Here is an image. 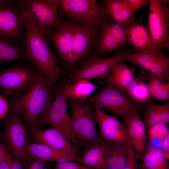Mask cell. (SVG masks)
Instances as JSON below:
<instances>
[{
    "instance_id": "6da1fadb",
    "label": "cell",
    "mask_w": 169,
    "mask_h": 169,
    "mask_svg": "<svg viewBox=\"0 0 169 169\" xmlns=\"http://www.w3.org/2000/svg\"><path fill=\"white\" fill-rule=\"evenodd\" d=\"M19 18L26 30L22 43L25 50V59L33 63L46 78L56 84L63 71L57 64V58L49 47L45 34L28 11L21 9Z\"/></svg>"
},
{
    "instance_id": "7a4b0ae2",
    "label": "cell",
    "mask_w": 169,
    "mask_h": 169,
    "mask_svg": "<svg viewBox=\"0 0 169 169\" xmlns=\"http://www.w3.org/2000/svg\"><path fill=\"white\" fill-rule=\"evenodd\" d=\"M42 73L33 86L20 96L11 98L8 115H21L29 126L33 128L35 121L48 109L55 94L56 87Z\"/></svg>"
},
{
    "instance_id": "3957f363",
    "label": "cell",
    "mask_w": 169,
    "mask_h": 169,
    "mask_svg": "<svg viewBox=\"0 0 169 169\" xmlns=\"http://www.w3.org/2000/svg\"><path fill=\"white\" fill-rule=\"evenodd\" d=\"M58 82L52 101L45 111L36 120L33 128L39 130L44 125H50L79 148L80 146L71 128V117L68 113L66 99L64 93L66 84L60 79Z\"/></svg>"
},
{
    "instance_id": "277c9868",
    "label": "cell",
    "mask_w": 169,
    "mask_h": 169,
    "mask_svg": "<svg viewBox=\"0 0 169 169\" xmlns=\"http://www.w3.org/2000/svg\"><path fill=\"white\" fill-rule=\"evenodd\" d=\"M71 108V124L73 132L85 151L102 140L96 131V118L90 103L73 98L66 99Z\"/></svg>"
},
{
    "instance_id": "5b68a950",
    "label": "cell",
    "mask_w": 169,
    "mask_h": 169,
    "mask_svg": "<svg viewBox=\"0 0 169 169\" xmlns=\"http://www.w3.org/2000/svg\"><path fill=\"white\" fill-rule=\"evenodd\" d=\"M136 21L135 20L126 23H120L109 16L103 18L90 59L101 58L125 45L127 42L129 28Z\"/></svg>"
},
{
    "instance_id": "8992f818",
    "label": "cell",
    "mask_w": 169,
    "mask_h": 169,
    "mask_svg": "<svg viewBox=\"0 0 169 169\" xmlns=\"http://www.w3.org/2000/svg\"><path fill=\"white\" fill-rule=\"evenodd\" d=\"M42 73L32 64L26 66L20 62L0 72L1 91L11 98L20 96L33 86Z\"/></svg>"
},
{
    "instance_id": "52a82bcc",
    "label": "cell",
    "mask_w": 169,
    "mask_h": 169,
    "mask_svg": "<svg viewBox=\"0 0 169 169\" xmlns=\"http://www.w3.org/2000/svg\"><path fill=\"white\" fill-rule=\"evenodd\" d=\"M84 101L93 103L95 109H105L124 120L133 113L139 112L140 110V105L110 83L99 93L89 96Z\"/></svg>"
},
{
    "instance_id": "ba28073f",
    "label": "cell",
    "mask_w": 169,
    "mask_h": 169,
    "mask_svg": "<svg viewBox=\"0 0 169 169\" xmlns=\"http://www.w3.org/2000/svg\"><path fill=\"white\" fill-rule=\"evenodd\" d=\"M26 126L17 114L4 119V127L0 135L3 145L16 160L26 165L27 140Z\"/></svg>"
},
{
    "instance_id": "9c48e42d",
    "label": "cell",
    "mask_w": 169,
    "mask_h": 169,
    "mask_svg": "<svg viewBox=\"0 0 169 169\" xmlns=\"http://www.w3.org/2000/svg\"><path fill=\"white\" fill-rule=\"evenodd\" d=\"M61 0H21L18 6L28 11L45 35L58 26L61 18L58 14Z\"/></svg>"
},
{
    "instance_id": "30bf717a",
    "label": "cell",
    "mask_w": 169,
    "mask_h": 169,
    "mask_svg": "<svg viewBox=\"0 0 169 169\" xmlns=\"http://www.w3.org/2000/svg\"><path fill=\"white\" fill-rule=\"evenodd\" d=\"M58 14L95 26H99L106 16L103 7L96 0H61Z\"/></svg>"
},
{
    "instance_id": "8fae6325",
    "label": "cell",
    "mask_w": 169,
    "mask_h": 169,
    "mask_svg": "<svg viewBox=\"0 0 169 169\" xmlns=\"http://www.w3.org/2000/svg\"><path fill=\"white\" fill-rule=\"evenodd\" d=\"M21 9L17 1L0 0V40L13 44L22 43L26 30L19 18Z\"/></svg>"
},
{
    "instance_id": "7c38bea8",
    "label": "cell",
    "mask_w": 169,
    "mask_h": 169,
    "mask_svg": "<svg viewBox=\"0 0 169 169\" xmlns=\"http://www.w3.org/2000/svg\"><path fill=\"white\" fill-rule=\"evenodd\" d=\"M61 18L60 24L45 36L62 63L72 67L73 39L77 21Z\"/></svg>"
},
{
    "instance_id": "4fadbf2b",
    "label": "cell",
    "mask_w": 169,
    "mask_h": 169,
    "mask_svg": "<svg viewBox=\"0 0 169 169\" xmlns=\"http://www.w3.org/2000/svg\"><path fill=\"white\" fill-rule=\"evenodd\" d=\"M150 34L161 49H169V8L159 0H148Z\"/></svg>"
},
{
    "instance_id": "5bb4252c",
    "label": "cell",
    "mask_w": 169,
    "mask_h": 169,
    "mask_svg": "<svg viewBox=\"0 0 169 169\" xmlns=\"http://www.w3.org/2000/svg\"><path fill=\"white\" fill-rule=\"evenodd\" d=\"M128 51L127 49L111 57L92 58L84 61L80 68L69 74L71 80L74 84L81 79L90 80L106 75L115 65L124 61L125 54Z\"/></svg>"
},
{
    "instance_id": "9a60e30c",
    "label": "cell",
    "mask_w": 169,
    "mask_h": 169,
    "mask_svg": "<svg viewBox=\"0 0 169 169\" xmlns=\"http://www.w3.org/2000/svg\"><path fill=\"white\" fill-rule=\"evenodd\" d=\"M99 27L77 21L73 39L72 67L90 58Z\"/></svg>"
},
{
    "instance_id": "2e32d148",
    "label": "cell",
    "mask_w": 169,
    "mask_h": 169,
    "mask_svg": "<svg viewBox=\"0 0 169 169\" xmlns=\"http://www.w3.org/2000/svg\"><path fill=\"white\" fill-rule=\"evenodd\" d=\"M138 65L159 77L169 80V58L159 51L126 54L124 61Z\"/></svg>"
},
{
    "instance_id": "e0dca14e",
    "label": "cell",
    "mask_w": 169,
    "mask_h": 169,
    "mask_svg": "<svg viewBox=\"0 0 169 169\" xmlns=\"http://www.w3.org/2000/svg\"><path fill=\"white\" fill-rule=\"evenodd\" d=\"M95 113L102 136L110 143L128 147L129 139L124 126L118 119L101 110L95 109Z\"/></svg>"
},
{
    "instance_id": "ac0fdd59",
    "label": "cell",
    "mask_w": 169,
    "mask_h": 169,
    "mask_svg": "<svg viewBox=\"0 0 169 169\" xmlns=\"http://www.w3.org/2000/svg\"><path fill=\"white\" fill-rule=\"evenodd\" d=\"M29 128L33 134V142L58 150L71 151L77 155L80 153L79 148L72 144L61 133L54 129L51 128L40 130Z\"/></svg>"
},
{
    "instance_id": "d6986e66",
    "label": "cell",
    "mask_w": 169,
    "mask_h": 169,
    "mask_svg": "<svg viewBox=\"0 0 169 169\" xmlns=\"http://www.w3.org/2000/svg\"><path fill=\"white\" fill-rule=\"evenodd\" d=\"M127 41L133 47L135 53L152 52L161 49L141 22L136 21L131 26L127 36Z\"/></svg>"
},
{
    "instance_id": "ffe728a7",
    "label": "cell",
    "mask_w": 169,
    "mask_h": 169,
    "mask_svg": "<svg viewBox=\"0 0 169 169\" xmlns=\"http://www.w3.org/2000/svg\"><path fill=\"white\" fill-rule=\"evenodd\" d=\"M26 154L27 158H32L46 161H57L61 158L77 162L79 157L72 151L55 149L45 145L28 141Z\"/></svg>"
},
{
    "instance_id": "44dd1931",
    "label": "cell",
    "mask_w": 169,
    "mask_h": 169,
    "mask_svg": "<svg viewBox=\"0 0 169 169\" xmlns=\"http://www.w3.org/2000/svg\"><path fill=\"white\" fill-rule=\"evenodd\" d=\"M124 120V126L131 144L137 152L143 153L147 139L146 128L139 112L133 113Z\"/></svg>"
},
{
    "instance_id": "7402d4cb",
    "label": "cell",
    "mask_w": 169,
    "mask_h": 169,
    "mask_svg": "<svg viewBox=\"0 0 169 169\" xmlns=\"http://www.w3.org/2000/svg\"><path fill=\"white\" fill-rule=\"evenodd\" d=\"M105 76V81L115 86L123 93L135 79L133 72L124 61L115 65Z\"/></svg>"
},
{
    "instance_id": "603a6c76",
    "label": "cell",
    "mask_w": 169,
    "mask_h": 169,
    "mask_svg": "<svg viewBox=\"0 0 169 169\" xmlns=\"http://www.w3.org/2000/svg\"><path fill=\"white\" fill-rule=\"evenodd\" d=\"M103 7L106 16L115 22L126 23L136 19L132 16L130 6L127 0H105Z\"/></svg>"
},
{
    "instance_id": "cb8c5ba5",
    "label": "cell",
    "mask_w": 169,
    "mask_h": 169,
    "mask_svg": "<svg viewBox=\"0 0 169 169\" xmlns=\"http://www.w3.org/2000/svg\"><path fill=\"white\" fill-rule=\"evenodd\" d=\"M143 118L146 129L159 123L166 124L169 123V102L162 104H156L151 100L145 105Z\"/></svg>"
},
{
    "instance_id": "d4e9b609",
    "label": "cell",
    "mask_w": 169,
    "mask_h": 169,
    "mask_svg": "<svg viewBox=\"0 0 169 169\" xmlns=\"http://www.w3.org/2000/svg\"><path fill=\"white\" fill-rule=\"evenodd\" d=\"M107 142L103 141L89 147L77 162L96 169H107L105 161Z\"/></svg>"
},
{
    "instance_id": "484cf974",
    "label": "cell",
    "mask_w": 169,
    "mask_h": 169,
    "mask_svg": "<svg viewBox=\"0 0 169 169\" xmlns=\"http://www.w3.org/2000/svg\"><path fill=\"white\" fill-rule=\"evenodd\" d=\"M128 157V146L107 142L105 161L107 169H123Z\"/></svg>"
},
{
    "instance_id": "4316f807",
    "label": "cell",
    "mask_w": 169,
    "mask_h": 169,
    "mask_svg": "<svg viewBox=\"0 0 169 169\" xmlns=\"http://www.w3.org/2000/svg\"><path fill=\"white\" fill-rule=\"evenodd\" d=\"M141 75L148 80V86L151 98L166 101L169 98V82L165 83L164 80H168L157 76L144 70L141 71Z\"/></svg>"
},
{
    "instance_id": "83f0119b",
    "label": "cell",
    "mask_w": 169,
    "mask_h": 169,
    "mask_svg": "<svg viewBox=\"0 0 169 169\" xmlns=\"http://www.w3.org/2000/svg\"><path fill=\"white\" fill-rule=\"evenodd\" d=\"M143 153L142 169H169L161 149L150 145Z\"/></svg>"
},
{
    "instance_id": "f1b7e54d",
    "label": "cell",
    "mask_w": 169,
    "mask_h": 169,
    "mask_svg": "<svg viewBox=\"0 0 169 169\" xmlns=\"http://www.w3.org/2000/svg\"><path fill=\"white\" fill-rule=\"evenodd\" d=\"M98 88L90 80L81 79L72 85L65 84L64 93L66 99L85 100Z\"/></svg>"
},
{
    "instance_id": "f546056e",
    "label": "cell",
    "mask_w": 169,
    "mask_h": 169,
    "mask_svg": "<svg viewBox=\"0 0 169 169\" xmlns=\"http://www.w3.org/2000/svg\"><path fill=\"white\" fill-rule=\"evenodd\" d=\"M123 94L140 105H145L151 98L148 84L137 78H135Z\"/></svg>"
},
{
    "instance_id": "4dcf8cb0",
    "label": "cell",
    "mask_w": 169,
    "mask_h": 169,
    "mask_svg": "<svg viewBox=\"0 0 169 169\" xmlns=\"http://www.w3.org/2000/svg\"><path fill=\"white\" fill-rule=\"evenodd\" d=\"M25 54L24 48L0 40V67L3 63L25 59Z\"/></svg>"
},
{
    "instance_id": "1f68e13d",
    "label": "cell",
    "mask_w": 169,
    "mask_h": 169,
    "mask_svg": "<svg viewBox=\"0 0 169 169\" xmlns=\"http://www.w3.org/2000/svg\"><path fill=\"white\" fill-rule=\"evenodd\" d=\"M148 137L150 140L158 139L162 140L169 134V128L166 124L159 123H157L147 129Z\"/></svg>"
},
{
    "instance_id": "d6a6232c",
    "label": "cell",
    "mask_w": 169,
    "mask_h": 169,
    "mask_svg": "<svg viewBox=\"0 0 169 169\" xmlns=\"http://www.w3.org/2000/svg\"><path fill=\"white\" fill-rule=\"evenodd\" d=\"M56 162L55 169H96L64 158H61Z\"/></svg>"
},
{
    "instance_id": "836d02e7",
    "label": "cell",
    "mask_w": 169,
    "mask_h": 169,
    "mask_svg": "<svg viewBox=\"0 0 169 169\" xmlns=\"http://www.w3.org/2000/svg\"><path fill=\"white\" fill-rule=\"evenodd\" d=\"M14 158L0 142V169H12V162Z\"/></svg>"
},
{
    "instance_id": "e575fe53",
    "label": "cell",
    "mask_w": 169,
    "mask_h": 169,
    "mask_svg": "<svg viewBox=\"0 0 169 169\" xmlns=\"http://www.w3.org/2000/svg\"><path fill=\"white\" fill-rule=\"evenodd\" d=\"M129 157L127 163L123 169H140L138 162V155L134 151L130 143L128 146Z\"/></svg>"
},
{
    "instance_id": "d590c367",
    "label": "cell",
    "mask_w": 169,
    "mask_h": 169,
    "mask_svg": "<svg viewBox=\"0 0 169 169\" xmlns=\"http://www.w3.org/2000/svg\"><path fill=\"white\" fill-rule=\"evenodd\" d=\"M46 161L32 158H27L26 169H44Z\"/></svg>"
},
{
    "instance_id": "8d00e7d4",
    "label": "cell",
    "mask_w": 169,
    "mask_h": 169,
    "mask_svg": "<svg viewBox=\"0 0 169 169\" xmlns=\"http://www.w3.org/2000/svg\"><path fill=\"white\" fill-rule=\"evenodd\" d=\"M131 10L132 14L134 15L141 8L149 3L148 0H127Z\"/></svg>"
},
{
    "instance_id": "74e56055",
    "label": "cell",
    "mask_w": 169,
    "mask_h": 169,
    "mask_svg": "<svg viewBox=\"0 0 169 169\" xmlns=\"http://www.w3.org/2000/svg\"><path fill=\"white\" fill-rule=\"evenodd\" d=\"M8 109V102L5 96L0 95V120H4L6 118Z\"/></svg>"
},
{
    "instance_id": "f35d334b",
    "label": "cell",
    "mask_w": 169,
    "mask_h": 169,
    "mask_svg": "<svg viewBox=\"0 0 169 169\" xmlns=\"http://www.w3.org/2000/svg\"><path fill=\"white\" fill-rule=\"evenodd\" d=\"M161 147L163 152H169V134L161 140Z\"/></svg>"
},
{
    "instance_id": "ab89813d",
    "label": "cell",
    "mask_w": 169,
    "mask_h": 169,
    "mask_svg": "<svg viewBox=\"0 0 169 169\" xmlns=\"http://www.w3.org/2000/svg\"><path fill=\"white\" fill-rule=\"evenodd\" d=\"M12 169H23L22 164L14 158L12 162Z\"/></svg>"
},
{
    "instance_id": "60d3db41",
    "label": "cell",
    "mask_w": 169,
    "mask_h": 169,
    "mask_svg": "<svg viewBox=\"0 0 169 169\" xmlns=\"http://www.w3.org/2000/svg\"><path fill=\"white\" fill-rule=\"evenodd\" d=\"M160 2L162 4L165 5L168 4L169 3V0H159Z\"/></svg>"
},
{
    "instance_id": "b9f144b4",
    "label": "cell",
    "mask_w": 169,
    "mask_h": 169,
    "mask_svg": "<svg viewBox=\"0 0 169 169\" xmlns=\"http://www.w3.org/2000/svg\"><path fill=\"white\" fill-rule=\"evenodd\" d=\"M163 155H164V156L165 158L167 160H169V152H163Z\"/></svg>"
},
{
    "instance_id": "7bdbcfd3",
    "label": "cell",
    "mask_w": 169,
    "mask_h": 169,
    "mask_svg": "<svg viewBox=\"0 0 169 169\" xmlns=\"http://www.w3.org/2000/svg\"><path fill=\"white\" fill-rule=\"evenodd\" d=\"M44 169H52V168H49V167H45V168Z\"/></svg>"
}]
</instances>
